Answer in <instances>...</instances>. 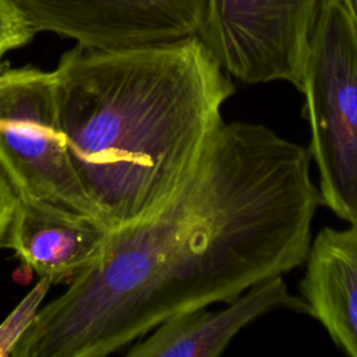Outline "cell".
Returning a JSON list of instances; mask_svg holds the SVG:
<instances>
[{
	"instance_id": "obj_1",
	"label": "cell",
	"mask_w": 357,
	"mask_h": 357,
	"mask_svg": "<svg viewBox=\"0 0 357 357\" xmlns=\"http://www.w3.org/2000/svg\"><path fill=\"white\" fill-rule=\"evenodd\" d=\"M53 74L73 167L110 231L178 198L234 92L198 35L119 49L77 43Z\"/></svg>"
},
{
	"instance_id": "obj_2",
	"label": "cell",
	"mask_w": 357,
	"mask_h": 357,
	"mask_svg": "<svg viewBox=\"0 0 357 357\" xmlns=\"http://www.w3.org/2000/svg\"><path fill=\"white\" fill-rule=\"evenodd\" d=\"M308 148L262 124L215 132L194 177L173 202L155 325L230 303L250 287L305 264L319 190Z\"/></svg>"
},
{
	"instance_id": "obj_3",
	"label": "cell",
	"mask_w": 357,
	"mask_h": 357,
	"mask_svg": "<svg viewBox=\"0 0 357 357\" xmlns=\"http://www.w3.org/2000/svg\"><path fill=\"white\" fill-rule=\"evenodd\" d=\"M300 92L321 204L357 225V38L336 0L317 17Z\"/></svg>"
},
{
	"instance_id": "obj_4",
	"label": "cell",
	"mask_w": 357,
	"mask_h": 357,
	"mask_svg": "<svg viewBox=\"0 0 357 357\" xmlns=\"http://www.w3.org/2000/svg\"><path fill=\"white\" fill-rule=\"evenodd\" d=\"M0 166L18 198L98 219L70 159L53 71H0Z\"/></svg>"
},
{
	"instance_id": "obj_5",
	"label": "cell",
	"mask_w": 357,
	"mask_h": 357,
	"mask_svg": "<svg viewBox=\"0 0 357 357\" xmlns=\"http://www.w3.org/2000/svg\"><path fill=\"white\" fill-rule=\"evenodd\" d=\"M325 0H206L198 36L222 68L247 84L287 81L298 91Z\"/></svg>"
},
{
	"instance_id": "obj_6",
	"label": "cell",
	"mask_w": 357,
	"mask_h": 357,
	"mask_svg": "<svg viewBox=\"0 0 357 357\" xmlns=\"http://www.w3.org/2000/svg\"><path fill=\"white\" fill-rule=\"evenodd\" d=\"M35 32L95 49H119L198 35L206 0H13Z\"/></svg>"
},
{
	"instance_id": "obj_7",
	"label": "cell",
	"mask_w": 357,
	"mask_h": 357,
	"mask_svg": "<svg viewBox=\"0 0 357 357\" xmlns=\"http://www.w3.org/2000/svg\"><path fill=\"white\" fill-rule=\"evenodd\" d=\"M283 308L308 314L305 300L289 293L279 275L250 287L245 294H240L218 312L199 308L165 319L152 335L135 343L127 356L215 357L241 328L266 312Z\"/></svg>"
},
{
	"instance_id": "obj_8",
	"label": "cell",
	"mask_w": 357,
	"mask_h": 357,
	"mask_svg": "<svg viewBox=\"0 0 357 357\" xmlns=\"http://www.w3.org/2000/svg\"><path fill=\"white\" fill-rule=\"evenodd\" d=\"M110 233L92 216L18 198L4 245L40 278L56 283L73 279L92 264Z\"/></svg>"
},
{
	"instance_id": "obj_9",
	"label": "cell",
	"mask_w": 357,
	"mask_h": 357,
	"mask_svg": "<svg viewBox=\"0 0 357 357\" xmlns=\"http://www.w3.org/2000/svg\"><path fill=\"white\" fill-rule=\"evenodd\" d=\"M300 291L308 314L346 354L357 357V225L325 227L315 236Z\"/></svg>"
},
{
	"instance_id": "obj_10",
	"label": "cell",
	"mask_w": 357,
	"mask_h": 357,
	"mask_svg": "<svg viewBox=\"0 0 357 357\" xmlns=\"http://www.w3.org/2000/svg\"><path fill=\"white\" fill-rule=\"evenodd\" d=\"M52 283L53 282L50 279L40 278L31 293L0 325V357L11 356L17 343L21 340L33 318L36 317L38 307Z\"/></svg>"
},
{
	"instance_id": "obj_11",
	"label": "cell",
	"mask_w": 357,
	"mask_h": 357,
	"mask_svg": "<svg viewBox=\"0 0 357 357\" xmlns=\"http://www.w3.org/2000/svg\"><path fill=\"white\" fill-rule=\"evenodd\" d=\"M35 33V29L13 0H0V59L6 53L29 43Z\"/></svg>"
},
{
	"instance_id": "obj_12",
	"label": "cell",
	"mask_w": 357,
	"mask_h": 357,
	"mask_svg": "<svg viewBox=\"0 0 357 357\" xmlns=\"http://www.w3.org/2000/svg\"><path fill=\"white\" fill-rule=\"evenodd\" d=\"M17 201V194L0 166V245H4Z\"/></svg>"
},
{
	"instance_id": "obj_13",
	"label": "cell",
	"mask_w": 357,
	"mask_h": 357,
	"mask_svg": "<svg viewBox=\"0 0 357 357\" xmlns=\"http://www.w3.org/2000/svg\"><path fill=\"white\" fill-rule=\"evenodd\" d=\"M336 1L340 6V8L344 11V14L354 31V35L357 38V0H336Z\"/></svg>"
}]
</instances>
